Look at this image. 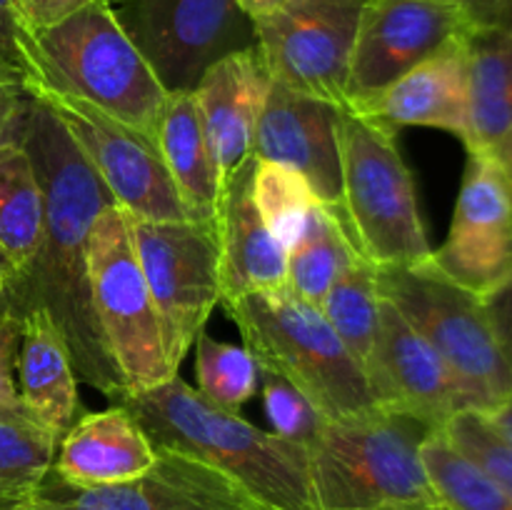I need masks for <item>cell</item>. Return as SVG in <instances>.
<instances>
[{
    "instance_id": "45",
    "label": "cell",
    "mask_w": 512,
    "mask_h": 510,
    "mask_svg": "<svg viewBox=\"0 0 512 510\" xmlns=\"http://www.w3.org/2000/svg\"><path fill=\"white\" fill-rule=\"evenodd\" d=\"M370 510H445V508H413V505H385V508H370Z\"/></svg>"
},
{
    "instance_id": "22",
    "label": "cell",
    "mask_w": 512,
    "mask_h": 510,
    "mask_svg": "<svg viewBox=\"0 0 512 510\" xmlns=\"http://www.w3.org/2000/svg\"><path fill=\"white\" fill-rule=\"evenodd\" d=\"M15 378L25 413L58 438L85 413L65 340L45 310H30L23 318Z\"/></svg>"
},
{
    "instance_id": "9",
    "label": "cell",
    "mask_w": 512,
    "mask_h": 510,
    "mask_svg": "<svg viewBox=\"0 0 512 510\" xmlns=\"http://www.w3.org/2000/svg\"><path fill=\"white\" fill-rule=\"evenodd\" d=\"M135 253L153 295L175 370L220 305V250L213 225L130 218Z\"/></svg>"
},
{
    "instance_id": "6",
    "label": "cell",
    "mask_w": 512,
    "mask_h": 510,
    "mask_svg": "<svg viewBox=\"0 0 512 510\" xmlns=\"http://www.w3.org/2000/svg\"><path fill=\"white\" fill-rule=\"evenodd\" d=\"M260 368L293 383L325 420L375 408L363 365L345 348L323 310L285 288L223 303Z\"/></svg>"
},
{
    "instance_id": "21",
    "label": "cell",
    "mask_w": 512,
    "mask_h": 510,
    "mask_svg": "<svg viewBox=\"0 0 512 510\" xmlns=\"http://www.w3.org/2000/svg\"><path fill=\"white\" fill-rule=\"evenodd\" d=\"M465 40L415 65L358 113L370 115L393 130L410 128V125L438 128L458 135L463 145L468 143L470 90Z\"/></svg>"
},
{
    "instance_id": "18",
    "label": "cell",
    "mask_w": 512,
    "mask_h": 510,
    "mask_svg": "<svg viewBox=\"0 0 512 510\" xmlns=\"http://www.w3.org/2000/svg\"><path fill=\"white\" fill-rule=\"evenodd\" d=\"M268 88L270 75L255 45L225 55L195 85L193 93L220 188L235 170L253 158L255 125Z\"/></svg>"
},
{
    "instance_id": "29",
    "label": "cell",
    "mask_w": 512,
    "mask_h": 510,
    "mask_svg": "<svg viewBox=\"0 0 512 510\" xmlns=\"http://www.w3.org/2000/svg\"><path fill=\"white\" fill-rule=\"evenodd\" d=\"M423 460L445 510H512V495L465 458L440 430L423 443Z\"/></svg>"
},
{
    "instance_id": "25",
    "label": "cell",
    "mask_w": 512,
    "mask_h": 510,
    "mask_svg": "<svg viewBox=\"0 0 512 510\" xmlns=\"http://www.w3.org/2000/svg\"><path fill=\"white\" fill-rule=\"evenodd\" d=\"M43 235V188L20 135L0 145V253L13 275L33 260Z\"/></svg>"
},
{
    "instance_id": "19",
    "label": "cell",
    "mask_w": 512,
    "mask_h": 510,
    "mask_svg": "<svg viewBox=\"0 0 512 510\" xmlns=\"http://www.w3.org/2000/svg\"><path fill=\"white\" fill-rule=\"evenodd\" d=\"M253 168L255 155L220 188L215 213L223 288L220 305L248 293H278L288 288V250L270 235L255 208Z\"/></svg>"
},
{
    "instance_id": "42",
    "label": "cell",
    "mask_w": 512,
    "mask_h": 510,
    "mask_svg": "<svg viewBox=\"0 0 512 510\" xmlns=\"http://www.w3.org/2000/svg\"><path fill=\"white\" fill-rule=\"evenodd\" d=\"M238 3L250 20H258V18H265V15L275 13V10H280L288 0H238Z\"/></svg>"
},
{
    "instance_id": "38",
    "label": "cell",
    "mask_w": 512,
    "mask_h": 510,
    "mask_svg": "<svg viewBox=\"0 0 512 510\" xmlns=\"http://www.w3.org/2000/svg\"><path fill=\"white\" fill-rule=\"evenodd\" d=\"M488 313L493 318L495 333H498L500 350L512 373V283L488 300Z\"/></svg>"
},
{
    "instance_id": "15",
    "label": "cell",
    "mask_w": 512,
    "mask_h": 510,
    "mask_svg": "<svg viewBox=\"0 0 512 510\" xmlns=\"http://www.w3.org/2000/svg\"><path fill=\"white\" fill-rule=\"evenodd\" d=\"M428 265L485 303L512 283V203L485 150L468 153L448 238Z\"/></svg>"
},
{
    "instance_id": "35",
    "label": "cell",
    "mask_w": 512,
    "mask_h": 510,
    "mask_svg": "<svg viewBox=\"0 0 512 510\" xmlns=\"http://www.w3.org/2000/svg\"><path fill=\"white\" fill-rule=\"evenodd\" d=\"M23 35L15 0H0V80L25 85Z\"/></svg>"
},
{
    "instance_id": "5",
    "label": "cell",
    "mask_w": 512,
    "mask_h": 510,
    "mask_svg": "<svg viewBox=\"0 0 512 510\" xmlns=\"http://www.w3.org/2000/svg\"><path fill=\"white\" fill-rule=\"evenodd\" d=\"M398 130L358 110L338 113L340 208L338 218L355 253L375 268H418L433 245L420 215L413 173L398 148Z\"/></svg>"
},
{
    "instance_id": "7",
    "label": "cell",
    "mask_w": 512,
    "mask_h": 510,
    "mask_svg": "<svg viewBox=\"0 0 512 510\" xmlns=\"http://www.w3.org/2000/svg\"><path fill=\"white\" fill-rule=\"evenodd\" d=\"M90 293L98 328L128 395L178 375L135 253L130 215L118 203L105 205L90 230Z\"/></svg>"
},
{
    "instance_id": "47",
    "label": "cell",
    "mask_w": 512,
    "mask_h": 510,
    "mask_svg": "<svg viewBox=\"0 0 512 510\" xmlns=\"http://www.w3.org/2000/svg\"><path fill=\"white\" fill-rule=\"evenodd\" d=\"M0 415H23V413H10V410L0 408ZM25 418H28V415H25ZM30 420H33V418H30Z\"/></svg>"
},
{
    "instance_id": "20",
    "label": "cell",
    "mask_w": 512,
    "mask_h": 510,
    "mask_svg": "<svg viewBox=\"0 0 512 510\" xmlns=\"http://www.w3.org/2000/svg\"><path fill=\"white\" fill-rule=\"evenodd\" d=\"M158 458L143 425L123 403L105 410H85L60 438L53 473L75 488L125 483L143 475Z\"/></svg>"
},
{
    "instance_id": "39",
    "label": "cell",
    "mask_w": 512,
    "mask_h": 510,
    "mask_svg": "<svg viewBox=\"0 0 512 510\" xmlns=\"http://www.w3.org/2000/svg\"><path fill=\"white\" fill-rule=\"evenodd\" d=\"M443 3L455 5V8L463 10L478 28L498 25L500 8H503V0H443Z\"/></svg>"
},
{
    "instance_id": "11",
    "label": "cell",
    "mask_w": 512,
    "mask_h": 510,
    "mask_svg": "<svg viewBox=\"0 0 512 510\" xmlns=\"http://www.w3.org/2000/svg\"><path fill=\"white\" fill-rule=\"evenodd\" d=\"M365 0H288L253 20L270 80L348 110V73Z\"/></svg>"
},
{
    "instance_id": "13",
    "label": "cell",
    "mask_w": 512,
    "mask_h": 510,
    "mask_svg": "<svg viewBox=\"0 0 512 510\" xmlns=\"http://www.w3.org/2000/svg\"><path fill=\"white\" fill-rule=\"evenodd\" d=\"M478 25L443 0H365L348 73V108L365 110L415 65Z\"/></svg>"
},
{
    "instance_id": "30",
    "label": "cell",
    "mask_w": 512,
    "mask_h": 510,
    "mask_svg": "<svg viewBox=\"0 0 512 510\" xmlns=\"http://www.w3.org/2000/svg\"><path fill=\"white\" fill-rule=\"evenodd\" d=\"M60 438L25 415H0V503H18L53 470Z\"/></svg>"
},
{
    "instance_id": "33",
    "label": "cell",
    "mask_w": 512,
    "mask_h": 510,
    "mask_svg": "<svg viewBox=\"0 0 512 510\" xmlns=\"http://www.w3.org/2000/svg\"><path fill=\"white\" fill-rule=\"evenodd\" d=\"M440 433L512 495V445L495 433L480 410H460Z\"/></svg>"
},
{
    "instance_id": "10",
    "label": "cell",
    "mask_w": 512,
    "mask_h": 510,
    "mask_svg": "<svg viewBox=\"0 0 512 510\" xmlns=\"http://www.w3.org/2000/svg\"><path fill=\"white\" fill-rule=\"evenodd\" d=\"M113 10L168 93H190L218 60L255 45L238 0H120Z\"/></svg>"
},
{
    "instance_id": "8",
    "label": "cell",
    "mask_w": 512,
    "mask_h": 510,
    "mask_svg": "<svg viewBox=\"0 0 512 510\" xmlns=\"http://www.w3.org/2000/svg\"><path fill=\"white\" fill-rule=\"evenodd\" d=\"M378 288L443 355L473 398L475 410L483 413L512 393V373L485 300L445 280L428 263L378 268Z\"/></svg>"
},
{
    "instance_id": "44",
    "label": "cell",
    "mask_w": 512,
    "mask_h": 510,
    "mask_svg": "<svg viewBox=\"0 0 512 510\" xmlns=\"http://www.w3.org/2000/svg\"><path fill=\"white\" fill-rule=\"evenodd\" d=\"M10 278H13V268H10L8 258H5L3 253H0V290L5 288V283H8Z\"/></svg>"
},
{
    "instance_id": "12",
    "label": "cell",
    "mask_w": 512,
    "mask_h": 510,
    "mask_svg": "<svg viewBox=\"0 0 512 510\" xmlns=\"http://www.w3.org/2000/svg\"><path fill=\"white\" fill-rule=\"evenodd\" d=\"M70 135L115 203L140 220H190L153 138L73 95L28 90Z\"/></svg>"
},
{
    "instance_id": "37",
    "label": "cell",
    "mask_w": 512,
    "mask_h": 510,
    "mask_svg": "<svg viewBox=\"0 0 512 510\" xmlns=\"http://www.w3.org/2000/svg\"><path fill=\"white\" fill-rule=\"evenodd\" d=\"M28 100L30 93L25 90V85L0 80V145L20 135Z\"/></svg>"
},
{
    "instance_id": "32",
    "label": "cell",
    "mask_w": 512,
    "mask_h": 510,
    "mask_svg": "<svg viewBox=\"0 0 512 510\" xmlns=\"http://www.w3.org/2000/svg\"><path fill=\"white\" fill-rule=\"evenodd\" d=\"M260 390H263L265 413L273 425V433L308 450L323 433L328 420L293 383H288L275 370L260 368Z\"/></svg>"
},
{
    "instance_id": "31",
    "label": "cell",
    "mask_w": 512,
    "mask_h": 510,
    "mask_svg": "<svg viewBox=\"0 0 512 510\" xmlns=\"http://www.w3.org/2000/svg\"><path fill=\"white\" fill-rule=\"evenodd\" d=\"M195 378L210 403L240 413L260 388V365L245 345L223 343L203 330L195 338Z\"/></svg>"
},
{
    "instance_id": "40",
    "label": "cell",
    "mask_w": 512,
    "mask_h": 510,
    "mask_svg": "<svg viewBox=\"0 0 512 510\" xmlns=\"http://www.w3.org/2000/svg\"><path fill=\"white\" fill-rule=\"evenodd\" d=\"M485 153H488L490 158L495 160V165H498L500 175H503L505 180V188H508L510 203H512V125L503 135H500L498 140H495L493 145H490L488 150H485Z\"/></svg>"
},
{
    "instance_id": "28",
    "label": "cell",
    "mask_w": 512,
    "mask_h": 510,
    "mask_svg": "<svg viewBox=\"0 0 512 510\" xmlns=\"http://www.w3.org/2000/svg\"><path fill=\"white\" fill-rule=\"evenodd\" d=\"M353 245L345 238L338 218L320 205L303 238L288 250V288L305 303L323 308V300L340 270L348 263Z\"/></svg>"
},
{
    "instance_id": "23",
    "label": "cell",
    "mask_w": 512,
    "mask_h": 510,
    "mask_svg": "<svg viewBox=\"0 0 512 510\" xmlns=\"http://www.w3.org/2000/svg\"><path fill=\"white\" fill-rule=\"evenodd\" d=\"M153 140L190 220L215 228L220 178L205 140L195 93H168Z\"/></svg>"
},
{
    "instance_id": "14",
    "label": "cell",
    "mask_w": 512,
    "mask_h": 510,
    "mask_svg": "<svg viewBox=\"0 0 512 510\" xmlns=\"http://www.w3.org/2000/svg\"><path fill=\"white\" fill-rule=\"evenodd\" d=\"M18 510H263L238 483L203 460L158 448V458L125 483L75 488L50 470Z\"/></svg>"
},
{
    "instance_id": "24",
    "label": "cell",
    "mask_w": 512,
    "mask_h": 510,
    "mask_svg": "<svg viewBox=\"0 0 512 510\" xmlns=\"http://www.w3.org/2000/svg\"><path fill=\"white\" fill-rule=\"evenodd\" d=\"M468 50L470 138L468 153L488 150L512 125V33L490 25L475 28Z\"/></svg>"
},
{
    "instance_id": "46",
    "label": "cell",
    "mask_w": 512,
    "mask_h": 510,
    "mask_svg": "<svg viewBox=\"0 0 512 510\" xmlns=\"http://www.w3.org/2000/svg\"><path fill=\"white\" fill-rule=\"evenodd\" d=\"M0 510H18V508H15V505H10V503H0Z\"/></svg>"
},
{
    "instance_id": "41",
    "label": "cell",
    "mask_w": 512,
    "mask_h": 510,
    "mask_svg": "<svg viewBox=\"0 0 512 510\" xmlns=\"http://www.w3.org/2000/svg\"><path fill=\"white\" fill-rule=\"evenodd\" d=\"M485 420L493 425L495 433L505 440V443L512 445V393L505 395L503 400L493 405V408L483 410Z\"/></svg>"
},
{
    "instance_id": "16",
    "label": "cell",
    "mask_w": 512,
    "mask_h": 510,
    "mask_svg": "<svg viewBox=\"0 0 512 510\" xmlns=\"http://www.w3.org/2000/svg\"><path fill=\"white\" fill-rule=\"evenodd\" d=\"M365 378L375 405L413 415L435 430H443L460 410H475L473 398L443 355L385 298Z\"/></svg>"
},
{
    "instance_id": "34",
    "label": "cell",
    "mask_w": 512,
    "mask_h": 510,
    "mask_svg": "<svg viewBox=\"0 0 512 510\" xmlns=\"http://www.w3.org/2000/svg\"><path fill=\"white\" fill-rule=\"evenodd\" d=\"M20 340H23V320L8 310H0V408L28 415L20 403L18 378H15Z\"/></svg>"
},
{
    "instance_id": "2",
    "label": "cell",
    "mask_w": 512,
    "mask_h": 510,
    "mask_svg": "<svg viewBox=\"0 0 512 510\" xmlns=\"http://www.w3.org/2000/svg\"><path fill=\"white\" fill-rule=\"evenodd\" d=\"M118 403L135 415L155 448L203 460L263 510H315L308 450L210 403L180 375Z\"/></svg>"
},
{
    "instance_id": "1",
    "label": "cell",
    "mask_w": 512,
    "mask_h": 510,
    "mask_svg": "<svg viewBox=\"0 0 512 510\" xmlns=\"http://www.w3.org/2000/svg\"><path fill=\"white\" fill-rule=\"evenodd\" d=\"M43 188V235L33 260L0 290V310L23 320L45 310L63 335L75 378L113 403L128 395L98 328L90 293V230L113 195L43 100L30 95L20 125Z\"/></svg>"
},
{
    "instance_id": "36",
    "label": "cell",
    "mask_w": 512,
    "mask_h": 510,
    "mask_svg": "<svg viewBox=\"0 0 512 510\" xmlns=\"http://www.w3.org/2000/svg\"><path fill=\"white\" fill-rule=\"evenodd\" d=\"M85 3L90 0H15V13L25 33H38L68 18Z\"/></svg>"
},
{
    "instance_id": "4",
    "label": "cell",
    "mask_w": 512,
    "mask_h": 510,
    "mask_svg": "<svg viewBox=\"0 0 512 510\" xmlns=\"http://www.w3.org/2000/svg\"><path fill=\"white\" fill-rule=\"evenodd\" d=\"M433 433L423 420L380 405L328 420L308 448L315 510L445 508L423 460V443Z\"/></svg>"
},
{
    "instance_id": "26",
    "label": "cell",
    "mask_w": 512,
    "mask_h": 510,
    "mask_svg": "<svg viewBox=\"0 0 512 510\" xmlns=\"http://www.w3.org/2000/svg\"><path fill=\"white\" fill-rule=\"evenodd\" d=\"M380 305L383 295L378 288V268L353 250L320 310L363 370L378 335Z\"/></svg>"
},
{
    "instance_id": "17",
    "label": "cell",
    "mask_w": 512,
    "mask_h": 510,
    "mask_svg": "<svg viewBox=\"0 0 512 510\" xmlns=\"http://www.w3.org/2000/svg\"><path fill=\"white\" fill-rule=\"evenodd\" d=\"M338 113L340 108L325 100L293 93L270 80L253 138L255 158L298 170L328 210H338L343 195Z\"/></svg>"
},
{
    "instance_id": "43",
    "label": "cell",
    "mask_w": 512,
    "mask_h": 510,
    "mask_svg": "<svg viewBox=\"0 0 512 510\" xmlns=\"http://www.w3.org/2000/svg\"><path fill=\"white\" fill-rule=\"evenodd\" d=\"M498 28L510 30V33H512V0H503V8H500Z\"/></svg>"
},
{
    "instance_id": "3",
    "label": "cell",
    "mask_w": 512,
    "mask_h": 510,
    "mask_svg": "<svg viewBox=\"0 0 512 510\" xmlns=\"http://www.w3.org/2000/svg\"><path fill=\"white\" fill-rule=\"evenodd\" d=\"M25 90L73 95L153 138L168 90L115 18L90 0L60 23L23 35Z\"/></svg>"
},
{
    "instance_id": "27",
    "label": "cell",
    "mask_w": 512,
    "mask_h": 510,
    "mask_svg": "<svg viewBox=\"0 0 512 510\" xmlns=\"http://www.w3.org/2000/svg\"><path fill=\"white\" fill-rule=\"evenodd\" d=\"M253 200L265 228L285 250L303 238L320 208L318 195L305 175L263 158H255Z\"/></svg>"
}]
</instances>
